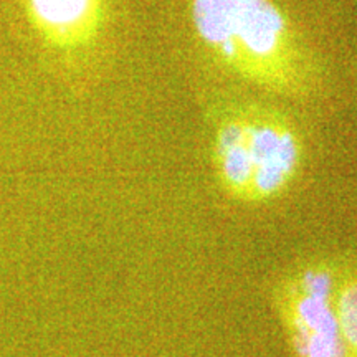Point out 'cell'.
<instances>
[{
	"label": "cell",
	"mask_w": 357,
	"mask_h": 357,
	"mask_svg": "<svg viewBox=\"0 0 357 357\" xmlns=\"http://www.w3.org/2000/svg\"><path fill=\"white\" fill-rule=\"evenodd\" d=\"M200 38L231 70L258 84L291 91L301 55L287 19L270 0H192Z\"/></svg>",
	"instance_id": "1"
},
{
	"label": "cell",
	"mask_w": 357,
	"mask_h": 357,
	"mask_svg": "<svg viewBox=\"0 0 357 357\" xmlns=\"http://www.w3.org/2000/svg\"><path fill=\"white\" fill-rule=\"evenodd\" d=\"M212 160L218 184L230 199L265 204L294 182L303 162V142L278 113L240 109L217 124Z\"/></svg>",
	"instance_id": "2"
},
{
	"label": "cell",
	"mask_w": 357,
	"mask_h": 357,
	"mask_svg": "<svg viewBox=\"0 0 357 357\" xmlns=\"http://www.w3.org/2000/svg\"><path fill=\"white\" fill-rule=\"evenodd\" d=\"M336 273L337 261L314 258L275 281L273 310L294 357H351L334 307Z\"/></svg>",
	"instance_id": "3"
},
{
	"label": "cell",
	"mask_w": 357,
	"mask_h": 357,
	"mask_svg": "<svg viewBox=\"0 0 357 357\" xmlns=\"http://www.w3.org/2000/svg\"><path fill=\"white\" fill-rule=\"evenodd\" d=\"M38 20L58 37H78L93 20L95 0H30Z\"/></svg>",
	"instance_id": "4"
},
{
	"label": "cell",
	"mask_w": 357,
	"mask_h": 357,
	"mask_svg": "<svg viewBox=\"0 0 357 357\" xmlns=\"http://www.w3.org/2000/svg\"><path fill=\"white\" fill-rule=\"evenodd\" d=\"M334 307L351 357H357V260L337 263Z\"/></svg>",
	"instance_id": "5"
}]
</instances>
